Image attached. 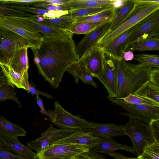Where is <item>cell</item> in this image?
I'll return each instance as SVG.
<instances>
[{"label":"cell","instance_id":"obj_41","mask_svg":"<svg viewBox=\"0 0 159 159\" xmlns=\"http://www.w3.org/2000/svg\"><path fill=\"white\" fill-rule=\"evenodd\" d=\"M149 125L154 142L159 143V119L153 121Z\"/></svg>","mask_w":159,"mask_h":159},{"label":"cell","instance_id":"obj_51","mask_svg":"<svg viewBox=\"0 0 159 159\" xmlns=\"http://www.w3.org/2000/svg\"><path fill=\"white\" fill-rule=\"evenodd\" d=\"M127 2V0H115L113 4V7L117 10H118L123 7Z\"/></svg>","mask_w":159,"mask_h":159},{"label":"cell","instance_id":"obj_34","mask_svg":"<svg viewBox=\"0 0 159 159\" xmlns=\"http://www.w3.org/2000/svg\"><path fill=\"white\" fill-rule=\"evenodd\" d=\"M98 25L86 22L74 23L69 31L73 34H86L93 30Z\"/></svg>","mask_w":159,"mask_h":159},{"label":"cell","instance_id":"obj_29","mask_svg":"<svg viewBox=\"0 0 159 159\" xmlns=\"http://www.w3.org/2000/svg\"><path fill=\"white\" fill-rule=\"evenodd\" d=\"M128 50L139 52L159 51V38L154 37L137 41L130 46L126 51Z\"/></svg>","mask_w":159,"mask_h":159},{"label":"cell","instance_id":"obj_30","mask_svg":"<svg viewBox=\"0 0 159 159\" xmlns=\"http://www.w3.org/2000/svg\"><path fill=\"white\" fill-rule=\"evenodd\" d=\"M1 70L7 78L9 82L18 88L27 91L24 80L21 76L7 65L0 63Z\"/></svg>","mask_w":159,"mask_h":159},{"label":"cell","instance_id":"obj_6","mask_svg":"<svg viewBox=\"0 0 159 159\" xmlns=\"http://www.w3.org/2000/svg\"><path fill=\"white\" fill-rule=\"evenodd\" d=\"M25 47L32 46L17 34L0 26V63L7 65L15 53Z\"/></svg>","mask_w":159,"mask_h":159},{"label":"cell","instance_id":"obj_14","mask_svg":"<svg viewBox=\"0 0 159 159\" xmlns=\"http://www.w3.org/2000/svg\"><path fill=\"white\" fill-rule=\"evenodd\" d=\"M136 25L118 36L103 48L105 54L117 61L123 60L127 42L135 30Z\"/></svg>","mask_w":159,"mask_h":159},{"label":"cell","instance_id":"obj_26","mask_svg":"<svg viewBox=\"0 0 159 159\" xmlns=\"http://www.w3.org/2000/svg\"><path fill=\"white\" fill-rule=\"evenodd\" d=\"M27 132L20 125L11 123L0 116V135L17 139L19 136H25Z\"/></svg>","mask_w":159,"mask_h":159},{"label":"cell","instance_id":"obj_52","mask_svg":"<svg viewBox=\"0 0 159 159\" xmlns=\"http://www.w3.org/2000/svg\"><path fill=\"white\" fill-rule=\"evenodd\" d=\"M73 159H91L88 157L86 156L84 154V153L81 154L74 158Z\"/></svg>","mask_w":159,"mask_h":159},{"label":"cell","instance_id":"obj_20","mask_svg":"<svg viewBox=\"0 0 159 159\" xmlns=\"http://www.w3.org/2000/svg\"><path fill=\"white\" fill-rule=\"evenodd\" d=\"M35 15L25 17L40 33L43 39L73 37V34L68 30L50 26L38 21L34 17Z\"/></svg>","mask_w":159,"mask_h":159},{"label":"cell","instance_id":"obj_32","mask_svg":"<svg viewBox=\"0 0 159 159\" xmlns=\"http://www.w3.org/2000/svg\"><path fill=\"white\" fill-rule=\"evenodd\" d=\"M112 7H102L83 8L69 11L68 14L73 19L75 20L93 15Z\"/></svg>","mask_w":159,"mask_h":159},{"label":"cell","instance_id":"obj_38","mask_svg":"<svg viewBox=\"0 0 159 159\" xmlns=\"http://www.w3.org/2000/svg\"><path fill=\"white\" fill-rule=\"evenodd\" d=\"M11 8L32 13L36 15L43 16L48 12V11L41 8L28 6H19L15 5H2Z\"/></svg>","mask_w":159,"mask_h":159},{"label":"cell","instance_id":"obj_13","mask_svg":"<svg viewBox=\"0 0 159 159\" xmlns=\"http://www.w3.org/2000/svg\"><path fill=\"white\" fill-rule=\"evenodd\" d=\"M111 22H107L98 25L94 30L85 34L76 45L78 56L81 57L92 48L98 44L100 40L107 33Z\"/></svg>","mask_w":159,"mask_h":159},{"label":"cell","instance_id":"obj_50","mask_svg":"<svg viewBox=\"0 0 159 159\" xmlns=\"http://www.w3.org/2000/svg\"><path fill=\"white\" fill-rule=\"evenodd\" d=\"M9 84H11L9 82L6 77L5 75L3 73L1 70L0 76V87H2Z\"/></svg>","mask_w":159,"mask_h":159},{"label":"cell","instance_id":"obj_11","mask_svg":"<svg viewBox=\"0 0 159 159\" xmlns=\"http://www.w3.org/2000/svg\"><path fill=\"white\" fill-rule=\"evenodd\" d=\"M75 131L72 129H57L54 128L51 124L48 129L41 134L40 137L28 142L26 144L38 154L47 146L67 136Z\"/></svg>","mask_w":159,"mask_h":159},{"label":"cell","instance_id":"obj_2","mask_svg":"<svg viewBox=\"0 0 159 159\" xmlns=\"http://www.w3.org/2000/svg\"><path fill=\"white\" fill-rule=\"evenodd\" d=\"M114 61L117 80V92L115 98L122 99L133 94L149 80L152 69L144 67L140 63L131 64L124 60Z\"/></svg>","mask_w":159,"mask_h":159},{"label":"cell","instance_id":"obj_48","mask_svg":"<svg viewBox=\"0 0 159 159\" xmlns=\"http://www.w3.org/2000/svg\"><path fill=\"white\" fill-rule=\"evenodd\" d=\"M114 159H140L138 157L136 158L128 157L119 152H113L108 154Z\"/></svg>","mask_w":159,"mask_h":159},{"label":"cell","instance_id":"obj_5","mask_svg":"<svg viewBox=\"0 0 159 159\" xmlns=\"http://www.w3.org/2000/svg\"><path fill=\"white\" fill-rule=\"evenodd\" d=\"M125 131L126 135L131 139L138 157L142 154L146 146L155 142L150 125L134 118L129 117Z\"/></svg>","mask_w":159,"mask_h":159},{"label":"cell","instance_id":"obj_21","mask_svg":"<svg viewBox=\"0 0 159 159\" xmlns=\"http://www.w3.org/2000/svg\"><path fill=\"white\" fill-rule=\"evenodd\" d=\"M0 146L29 159H38L37 153L33 152L28 146L21 143L18 139L0 135Z\"/></svg>","mask_w":159,"mask_h":159},{"label":"cell","instance_id":"obj_43","mask_svg":"<svg viewBox=\"0 0 159 159\" xmlns=\"http://www.w3.org/2000/svg\"><path fill=\"white\" fill-rule=\"evenodd\" d=\"M42 9L48 11L54 10L68 11L70 10V7L66 4H50L46 6Z\"/></svg>","mask_w":159,"mask_h":159},{"label":"cell","instance_id":"obj_16","mask_svg":"<svg viewBox=\"0 0 159 159\" xmlns=\"http://www.w3.org/2000/svg\"><path fill=\"white\" fill-rule=\"evenodd\" d=\"M89 50L80 58L79 60L69 67L66 71L74 77L75 83L79 80L83 82L97 88V84L93 80V77L88 71L86 66V61Z\"/></svg>","mask_w":159,"mask_h":159},{"label":"cell","instance_id":"obj_44","mask_svg":"<svg viewBox=\"0 0 159 159\" xmlns=\"http://www.w3.org/2000/svg\"><path fill=\"white\" fill-rule=\"evenodd\" d=\"M149 80L152 83L159 86V68H153L151 72Z\"/></svg>","mask_w":159,"mask_h":159},{"label":"cell","instance_id":"obj_3","mask_svg":"<svg viewBox=\"0 0 159 159\" xmlns=\"http://www.w3.org/2000/svg\"><path fill=\"white\" fill-rule=\"evenodd\" d=\"M136 7L130 16L122 24L106 34L100 40L98 45L102 48L118 36L137 24L148 16L159 9V3L151 0H136Z\"/></svg>","mask_w":159,"mask_h":159},{"label":"cell","instance_id":"obj_47","mask_svg":"<svg viewBox=\"0 0 159 159\" xmlns=\"http://www.w3.org/2000/svg\"><path fill=\"white\" fill-rule=\"evenodd\" d=\"M35 99L36 100L37 104L40 108V112L43 115H45L49 117L50 115L49 111H47L44 108L43 103V100L40 98L39 96H36L35 97Z\"/></svg>","mask_w":159,"mask_h":159},{"label":"cell","instance_id":"obj_23","mask_svg":"<svg viewBox=\"0 0 159 159\" xmlns=\"http://www.w3.org/2000/svg\"><path fill=\"white\" fill-rule=\"evenodd\" d=\"M116 11V9L111 8L93 15L76 19L74 23L86 22L99 25L106 22H112Z\"/></svg>","mask_w":159,"mask_h":159},{"label":"cell","instance_id":"obj_25","mask_svg":"<svg viewBox=\"0 0 159 159\" xmlns=\"http://www.w3.org/2000/svg\"><path fill=\"white\" fill-rule=\"evenodd\" d=\"M34 16L36 20L41 23L68 31L75 20L68 13L53 19L45 18L43 16L36 15Z\"/></svg>","mask_w":159,"mask_h":159},{"label":"cell","instance_id":"obj_31","mask_svg":"<svg viewBox=\"0 0 159 159\" xmlns=\"http://www.w3.org/2000/svg\"><path fill=\"white\" fill-rule=\"evenodd\" d=\"M134 59L143 66L148 68H159V55L140 53Z\"/></svg>","mask_w":159,"mask_h":159},{"label":"cell","instance_id":"obj_12","mask_svg":"<svg viewBox=\"0 0 159 159\" xmlns=\"http://www.w3.org/2000/svg\"><path fill=\"white\" fill-rule=\"evenodd\" d=\"M106 88L108 97L115 98L117 92V80L114 60L105 54L104 68L97 77Z\"/></svg>","mask_w":159,"mask_h":159},{"label":"cell","instance_id":"obj_35","mask_svg":"<svg viewBox=\"0 0 159 159\" xmlns=\"http://www.w3.org/2000/svg\"><path fill=\"white\" fill-rule=\"evenodd\" d=\"M137 157L140 159H159V143L154 142L146 146L142 154Z\"/></svg>","mask_w":159,"mask_h":159},{"label":"cell","instance_id":"obj_42","mask_svg":"<svg viewBox=\"0 0 159 159\" xmlns=\"http://www.w3.org/2000/svg\"><path fill=\"white\" fill-rule=\"evenodd\" d=\"M68 11L59 10V11H48L43 16V18L48 19H53L58 18L69 13Z\"/></svg>","mask_w":159,"mask_h":159},{"label":"cell","instance_id":"obj_9","mask_svg":"<svg viewBox=\"0 0 159 159\" xmlns=\"http://www.w3.org/2000/svg\"><path fill=\"white\" fill-rule=\"evenodd\" d=\"M85 146L67 143H54L46 147L38 154V159H73L88 152Z\"/></svg>","mask_w":159,"mask_h":159},{"label":"cell","instance_id":"obj_1","mask_svg":"<svg viewBox=\"0 0 159 159\" xmlns=\"http://www.w3.org/2000/svg\"><path fill=\"white\" fill-rule=\"evenodd\" d=\"M73 37L43 39L38 48H31L39 73L55 89L68 68L80 58Z\"/></svg>","mask_w":159,"mask_h":159},{"label":"cell","instance_id":"obj_27","mask_svg":"<svg viewBox=\"0 0 159 159\" xmlns=\"http://www.w3.org/2000/svg\"><path fill=\"white\" fill-rule=\"evenodd\" d=\"M115 0H69L66 5L69 11L83 8L102 7H113Z\"/></svg>","mask_w":159,"mask_h":159},{"label":"cell","instance_id":"obj_10","mask_svg":"<svg viewBox=\"0 0 159 159\" xmlns=\"http://www.w3.org/2000/svg\"><path fill=\"white\" fill-rule=\"evenodd\" d=\"M159 31V9L136 25L135 30L127 42L126 50L137 41L155 37Z\"/></svg>","mask_w":159,"mask_h":159},{"label":"cell","instance_id":"obj_4","mask_svg":"<svg viewBox=\"0 0 159 159\" xmlns=\"http://www.w3.org/2000/svg\"><path fill=\"white\" fill-rule=\"evenodd\" d=\"M0 26L22 36L30 43L31 48H39L43 39L40 33L25 17L0 15Z\"/></svg>","mask_w":159,"mask_h":159},{"label":"cell","instance_id":"obj_24","mask_svg":"<svg viewBox=\"0 0 159 159\" xmlns=\"http://www.w3.org/2000/svg\"><path fill=\"white\" fill-rule=\"evenodd\" d=\"M137 5L136 0H127L123 7L117 10L116 15L106 34L113 30L127 19L135 10Z\"/></svg>","mask_w":159,"mask_h":159},{"label":"cell","instance_id":"obj_17","mask_svg":"<svg viewBox=\"0 0 159 159\" xmlns=\"http://www.w3.org/2000/svg\"><path fill=\"white\" fill-rule=\"evenodd\" d=\"M98 138L99 137L94 136L90 133L75 130L67 136L54 143L81 145L87 147L89 150H91L94 149L98 144Z\"/></svg>","mask_w":159,"mask_h":159},{"label":"cell","instance_id":"obj_39","mask_svg":"<svg viewBox=\"0 0 159 159\" xmlns=\"http://www.w3.org/2000/svg\"><path fill=\"white\" fill-rule=\"evenodd\" d=\"M43 0H0L1 5H15L19 6L27 5L41 2Z\"/></svg>","mask_w":159,"mask_h":159},{"label":"cell","instance_id":"obj_37","mask_svg":"<svg viewBox=\"0 0 159 159\" xmlns=\"http://www.w3.org/2000/svg\"><path fill=\"white\" fill-rule=\"evenodd\" d=\"M125 102L133 104L147 105L159 107V104L153 101L130 94L122 99Z\"/></svg>","mask_w":159,"mask_h":159},{"label":"cell","instance_id":"obj_7","mask_svg":"<svg viewBox=\"0 0 159 159\" xmlns=\"http://www.w3.org/2000/svg\"><path fill=\"white\" fill-rule=\"evenodd\" d=\"M113 104L122 107L126 112L123 115L150 125L153 121L159 119V107L147 105L129 104L122 99L107 97Z\"/></svg>","mask_w":159,"mask_h":159},{"label":"cell","instance_id":"obj_53","mask_svg":"<svg viewBox=\"0 0 159 159\" xmlns=\"http://www.w3.org/2000/svg\"><path fill=\"white\" fill-rule=\"evenodd\" d=\"M155 37L159 38V31L156 34Z\"/></svg>","mask_w":159,"mask_h":159},{"label":"cell","instance_id":"obj_22","mask_svg":"<svg viewBox=\"0 0 159 159\" xmlns=\"http://www.w3.org/2000/svg\"><path fill=\"white\" fill-rule=\"evenodd\" d=\"M98 139L99 143L93 150L97 153L108 155L117 150L123 149L136 155L133 147L117 143L111 137H99Z\"/></svg>","mask_w":159,"mask_h":159},{"label":"cell","instance_id":"obj_40","mask_svg":"<svg viewBox=\"0 0 159 159\" xmlns=\"http://www.w3.org/2000/svg\"><path fill=\"white\" fill-rule=\"evenodd\" d=\"M0 159H29L11 153L6 148L0 146Z\"/></svg>","mask_w":159,"mask_h":159},{"label":"cell","instance_id":"obj_19","mask_svg":"<svg viewBox=\"0 0 159 159\" xmlns=\"http://www.w3.org/2000/svg\"><path fill=\"white\" fill-rule=\"evenodd\" d=\"M105 53L98 44L89 51L86 61L87 69L93 77H97L102 72L104 68Z\"/></svg>","mask_w":159,"mask_h":159},{"label":"cell","instance_id":"obj_15","mask_svg":"<svg viewBox=\"0 0 159 159\" xmlns=\"http://www.w3.org/2000/svg\"><path fill=\"white\" fill-rule=\"evenodd\" d=\"M29 48L25 47L17 51L14 54L7 65L12 68L15 71L22 77L27 89L30 93L28 80L29 68L27 50Z\"/></svg>","mask_w":159,"mask_h":159},{"label":"cell","instance_id":"obj_36","mask_svg":"<svg viewBox=\"0 0 159 159\" xmlns=\"http://www.w3.org/2000/svg\"><path fill=\"white\" fill-rule=\"evenodd\" d=\"M0 15L14 17H29L34 15L25 11L8 7L0 4Z\"/></svg>","mask_w":159,"mask_h":159},{"label":"cell","instance_id":"obj_46","mask_svg":"<svg viewBox=\"0 0 159 159\" xmlns=\"http://www.w3.org/2000/svg\"><path fill=\"white\" fill-rule=\"evenodd\" d=\"M84 153L86 156L91 159H107L103 155L92 150H89Z\"/></svg>","mask_w":159,"mask_h":159},{"label":"cell","instance_id":"obj_28","mask_svg":"<svg viewBox=\"0 0 159 159\" xmlns=\"http://www.w3.org/2000/svg\"><path fill=\"white\" fill-rule=\"evenodd\" d=\"M133 94L159 104V86L152 83L149 80L144 83Z\"/></svg>","mask_w":159,"mask_h":159},{"label":"cell","instance_id":"obj_18","mask_svg":"<svg viewBox=\"0 0 159 159\" xmlns=\"http://www.w3.org/2000/svg\"><path fill=\"white\" fill-rule=\"evenodd\" d=\"M124 125L111 123H96L94 127L76 130L89 132L96 137L103 138L126 135Z\"/></svg>","mask_w":159,"mask_h":159},{"label":"cell","instance_id":"obj_33","mask_svg":"<svg viewBox=\"0 0 159 159\" xmlns=\"http://www.w3.org/2000/svg\"><path fill=\"white\" fill-rule=\"evenodd\" d=\"M15 86L7 84L0 88V101L4 102L6 100H11L15 102L19 107H21L20 103L17 97Z\"/></svg>","mask_w":159,"mask_h":159},{"label":"cell","instance_id":"obj_8","mask_svg":"<svg viewBox=\"0 0 159 159\" xmlns=\"http://www.w3.org/2000/svg\"><path fill=\"white\" fill-rule=\"evenodd\" d=\"M54 109L50 121L60 129H72L76 130L94 126L95 123L88 121L83 118L75 116L65 110L56 101Z\"/></svg>","mask_w":159,"mask_h":159},{"label":"cell","instance_id":"obj_49","mask_svg":"<svg viewBox=\"0 0 159 159\" xmlns=\"http://www.w3.org/2000/svg\"><path fill=\"white\" fill-rule=\"evenodd\" d=\"M134 55L132 51H125L123 54V59L125 61H131L134 58Z\"/></svg>","mask_w":159,"mask_h":159},{"label":"cell","instance_id":"obj_45","mask_svg":"<svg viewBox=\"0 0 159 159\" xmlns=\"http://www.w3.org/2000/svg\"><path fill=\"white\" fill-rule=\"evenodd\" d=\"M29 91L32 96L34 95H35L36 96H39V95H43L48 98L53 99L54 98L51 95H50L48 93H45L37 90L32 85L30 84L29 85Z\"/></svg>","mask_w":159,"mask_h":159}]
</instances>
